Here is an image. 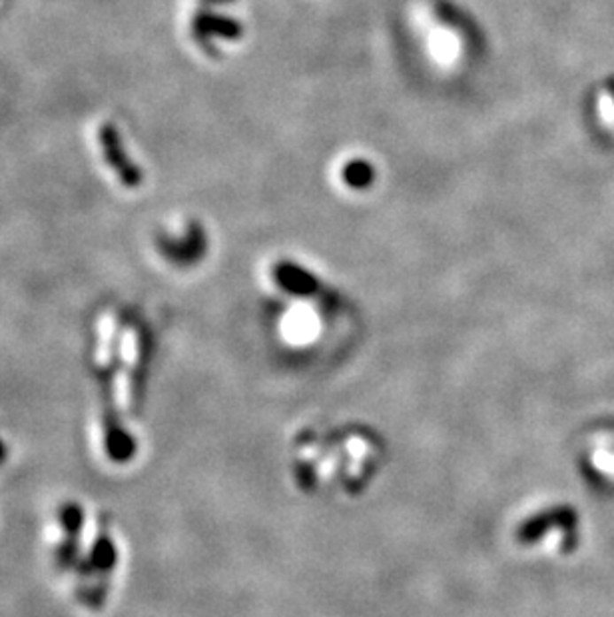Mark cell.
I'll return each instance as SVG.
<instances>
[{"label": "cell", "instance_id": "obj_1", "mask_svg": "<svg viewBox=\"0 0 614 617\" xmlns=\"http://www.w3.org/2000/svg\"><path fill=\"white\" fill-rule=\"evenodd\" d=\"M4 457H8V446L3 444V441H0V464H4V462H6Z\"/></svg>", "mask_w": 614, "mask_h": 617}]
</instances>
